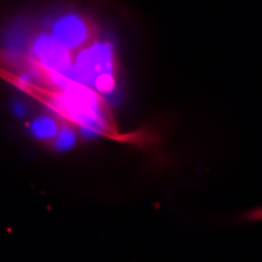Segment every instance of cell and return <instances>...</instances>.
<instances>
[{
    "instance_id": "1",
    "label": "cell",
    "mask_w": 262,
    "mask_h": 262,
    "mask_svg": "<svg viewBox=\"0 0 262 262\" xmlns=\"http://www.w3.org/2000/svg\"><path fill=\"white\" fill-rule=\"evenodd\" d=\"M73 69L76 82L93 86L104 73H116L115 44L94 36L86 46L73 54Z\"/></svg>"
},
{
    "instance_id": "2",
    "label": "cell",
    "mask_w": 262,
    "mask_h": 262,
    "mask_svg": "<svg viewBox=\"0 0 262 262\" xmlns=\"http://www.w3.org/2000/svg\"><path fill=\"white\" fill-rule=\"evenodd\" d=\"M27 55L44 76L57 74L69 82H76L73 69V52L61 47L47 30L32 35Z\"/></svg>"
},
{
    "instance_id": "3",
    "label": "cell",
    "mask_w": 262,
    "mask_h": 262,
    "mask_svg": "<svg viewBox=\"0 0 262 262\" xmlns=\"http://www.w3.org/2000/svg\"><path fill=\"white\" fill-rule=\"evenodd\" d=\"M46 30L69 52H76L86 46L93 38L91 22L77 11H64L47 20Z\"/></svg>"
},
{
    "instance_id": "4",
    "label": "cell",
    "mask_w": 262,
    "mask_h": 262,
    "mask_svg": "<svg viewBox=\"0 0 262 262\" xmlns=\"http://www.w3.org/2000/svg\"><path fill=\"white\" fill-rule=\"evenodd\" d=\"M29 129H30V134L39 141H54L60 126L55 118L49 115H41V116H36L30 123Z\"/></svg>"
},
{
    "instance_id": "5",
    "label": "cell",
    "mask_w": 262,
    "mask_h": 262,
    "mask_svg": "<svg viewBox=\"0 0 262 262\" xmlns=\"http://www.w3.org/2000/svg\"><path fill=\"white\" fill-rule=\"evenodd\" d=\"M77 141V132L71 126H61L54 138V149L58 152H66L76 146Z\"/></svg>"
},
{
    "instance_id": "6",
    "label": "cell",
    "mask_w": 262,
    "mask_h": 262,
    "mask_svg": "<svg viewBox=\"0 0 262 262\" xmlns=\"http://www.w3.org/2000/svg\"><path fill=\"white\" fill-rule=\"evenodd\" d=\"M11 110H13V113H14L17 118H24V116L27 115V107H26V104L20 102V101H14Z\"/></svg>"
}]
</instances>
